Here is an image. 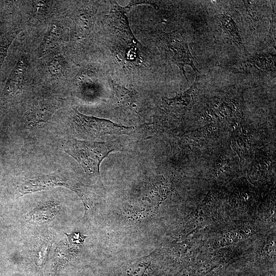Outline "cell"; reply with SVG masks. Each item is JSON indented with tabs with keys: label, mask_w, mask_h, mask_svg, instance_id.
Listing matches in <instances>:
<instances>
[{
	"label": "cell",
	"mask_w": 276,
	"mask_h": 276,
	"mask_svg": "<svg viewBox=\"0 0 276 276\" xmlns=\"http://www.w3.org/2000/svg\"><path fill=\"white\" fill-rule=\"evenodd\" d=\"M123 145L118 140L95 142L70 138L63 144V149L79 163L90 179L102 184L100 173L101 162L110 152L122 150Z\"/></svg>",
	"instance_id": "obj_1"
},
{
	"label": "cell",
	"mask_w": 276,
	"mask_h": 276,
	"mask_svg": "<svg viewBox=\"0 0 276 276\" xmlns=\"http://www.w3.org/2000/svg\"><path fill=\"white\" fill-rule=\"evenodd\" d=\"M71 124L78 135L90 140L107 135L127 134L134 129L108 120L83 114L76 108H73L72 112Z\"/></svg>",
	"instance_id": "obj_2"
},
{
	"label": "cell",
	"mask_w": 276,
	"mask_h": 276,
	"mask_svg": "<svg viewBox=\"0 0 276 276\" xmlns=\"http://www.w3.org/2000/svg\"><path fill=\"white\" fill-rule=\"evenodd\" d=\"M57 186L66 187L76 193L82 201L85 212L88 210L89 193L86 186L61 173H55L26 180L22 183L19 191L24 195Z\"/></svg>",
	"instance_id": "obj_3"
},
{
	"label": "cell",
	"mask_w": 276,
	"mask_h": 276,
	"mask_svg": "<svg viewBox=\"0 0 276 276\" xmlns=\"http://www.w3.org/2000/svg\"><path fill=\"white\" fill-rule=\"evenodd\" d=\"M159 35L161 47L164 53L169 59L179 67L187 80L184 70L185 65H189L195 72H198L188 43L180 34L175 32H161Z\"/></svg>",
	"instance_id": "obj_4"
},
{
	"label": "cell",
	"mask_w": 276,
	"mask_h": 276,
	"mask_svg": "<svg viewBox=\"0 0 276 276\" xmlns=\"http://www.w3.org/2000/svg\"><path fill=\"white\" fill-rule=\"evenodd\" d=\"M132 8L130 4L123 7L115 1L111 2L108 15L109 25L113 35L117 38L126 42L128 45L142 49V45L132 32L127 17V13Z\"/></svg>",
	"instance_id": "obj_5"
},
{
	"label": "cell",
	"mask_w": 276,
	"mask_h": 276,
	"mask_svg": "<svg viewBox=\"0 0 276 276\" xmlns=\"http://www.w3.org/2000/svg\"><path fill=\"white\" fill-rule=\"evenodd\" d=\"M60 105V102L55 99H47L39 101L27 114V125L33 127L46 123Z\"/></svg>",
	"instance_id": "obj_6"
},
{
	"label": "cell",
	"mask_w": 276,
	"mask_h": 276,
	"mask_svg": "<svg viewBox=\"0 0 276 276\" xmlns=\"http://www.w3.org/2000/svg\"><path fill=\"white\" fill-rule=\"evenodd\" d=\"M26 68V59L21 57L18 60L7 80L3 90L4 97L14 96L21 89Z\"/></svg>",
	"instance_id": "obj_7"
},
{
	"label": "cell",
	"mask_w": 276,
	"mask_h": 276,
	"mask_svg": "<svg viewBox=\"0 0 276 276\" xmlns=\"http://www.w3.org/2000/svg\"><path fill=\"white\" fill-rule=\"evenodd\" d=\"M59 208V203L49 202L42 206L36 208L26 215V219L30 223L41 224L52 220Z\"/></svg>",
	"instance_id": "obj_8"
},
{
	"label": "cell",
	"mask_w": 276,
	"mask_h": 276,
	"mask_svg": "<svg viewBox=\"0 0 276 276\" xmlns=\"http://www.w3.org/2000/svg\"><path fill=\"white\" fill-rule=\"evenodd\" d=\"M63 30L57 24H53L50 27L42 40L38 48V55H42L49 49L58 44L62 39Z\"/></svg>",
	"instance_id": "obj_9"
},
{
	"label": "cell",
	"mask_w": 276,
	"mask_h": 276,
	"mask_svg": "<svg viewBox=\"0 0 276 276\" xmlns=\"http://www.w3.org/2000/svg\"><path fill=\"white\" fill-rule=\"evenodd\" d=\"M113 100L119 105L135 107V96L133 91L117 84L111 83Z\"/></svg>",
	"instance_id": "obj_10"
},
{
	"label": "cell",
	"mask_w": 276,
	"mask_h": 276,
	"mask_svg": "<svg viewBox=\"0 0 276 276\" xmlns=\"http://www.w3.org/2000/svg\"><path fill=\"white\" fill-rule=\"evenodd\" d=\"M94 24V17L91 12L82 11L76 19V30L79 38L86 36L91 31Z\"/></svg>",
	"instance_id": "obj_11"
},
{
	"label": "cell",
	"mask_w": 276,
	"mask_h": 276,
	"mask_svg": "<svg viewBox=\"0 0 276 276\" xmlns=\"http://www.w3.org/2000/svg\"><path fill=\"white\" fill-rule=\"evenodd\" d=\"M220 20L222 27L229 38L237 45L242 43L241 37L237 26L233 18L226 14H221Z\"/></svg>",
	"instance_id": "obj_12"
},
{
	"label": "cell",
	"mask_w": 276,
	"mask_h": 276,
	"mask_svg": "<svg viewBox=\"0 0 276 276\" xmlns=\"http://www.w3.org/2000/svg\"><path fill=\"white\" fill-rule=\"evenodd\" d=\"M18 33V29L12 30L6 33L0 38V70L6 57L8 49Z\"/></svg>",
	"instance_id": "obj_13"
},
{
	"label": "cell",
	"mask_w": 276,
	"mask_h": 276,
	"mask_svg": "<svg viewBox=\"0 0 276 276\" xmlns=\"http://www.w3.org/2000/svg\"><path fill=\"white\" fill-rule=\"evenodd\" d=\"M275 56L271 54H261L254 56L251 62L263 70H275Z\"/></svg>",
	"instance_id": "obj_14"
},
{
	"label": "cell",
	"mask_w": 276,
	"mask_h": 276,
	"mask_svg": "<svg viewBox=\"0 0 276 276\" xmlns=\"http://www.w3.org/2000/svg\"><path fill=\"white\" fill-rule=\"evenodd\" d=\"M53 242V237H47L39 246L36 255V264L41 266L45 263Z\"/></svg>",
	"instance_id": "obj_15"
},
{
	"label": "cell",
	"mask_w": 276,
	"mask_h": 276,
	"mask_svg": "<svg viewBox=\"0 0 276 276\" xmlns=\"http://www.w3.org/2000/svg\"><path fill=\"white\" fill-rule=\"evenodd\" d=\"M64 66V59L59 56L55 57L50 62L48 68L52 76L55 77L59 76L63 73Z\"/></svg>",
	"instance_id": "obj_16"
},
{
	"label": "cell",
	"mask_w": 276,
	"mask_h": 276,
	"mask_svg": "<svg viewBox=\"0 0 276 276\" xmlns=\"http://www.w3.org/2000/svg\"><path fill=\"white\" fill-rule=\"evenodd\" d=\"M65 234L70 242V245L75 248L82 244L84 242L85 239L87 237L80 233H73L71 234L65 233Z\"/></svg>",
	"instance_id": "obj_17"
}]
</instances>
